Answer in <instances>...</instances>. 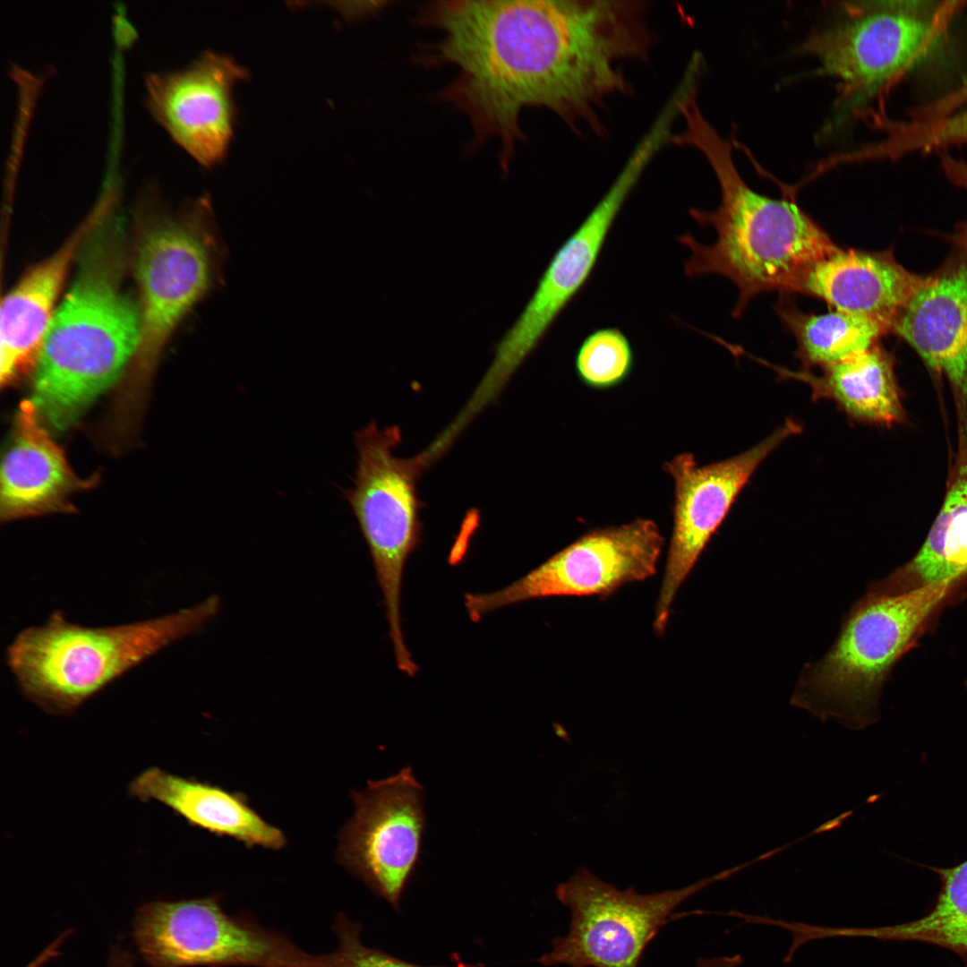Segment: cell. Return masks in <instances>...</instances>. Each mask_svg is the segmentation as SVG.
Instances as JSON below:
<instances>
[{
  "mask_svg": "<svg viewBox=\"0 0 967 967\" xmlns=\"http://www.w3.org/2000/svg\"><path fill=\"white\" fill-rule=\"evenodd\" d=\"M892 332L967 402V255L954 247L895 318Z\"/></svg>",
  "mask_w": 967,
  "mask_h": 967,
  "instance_id": "2e32d148",
  "label": "cell"
},
{
  "mask_svg": "<svg viewBox=\"0 0 967 967\" xmlns=\"http://www.w3.org/2000/svg\"><path fill=\"white\" fill-rule=\"evenodd\" d=\"M249 77L231 57L207 51L186 67L145 76L146 103L157 122L200 165L226 158L236 122L235 86Z\"/></svg>",
  "mask_w": 967,
  "mask_h": 967,
  "instance_id": "5bb4252c",
  "label": "cell"
},
{
  "mask_svg": "<svg viewBox=\"0 0 967 967\" xmlns=\"http://www.w3.org/2000/svg\"><path fill=\"white\" fill-rule=\"evenodd\" d=\"M940 167L947 179L955 186L967 192V160L955 158L946 151L939 156ZM956 247L967 255V222L959 224L956 232L949 237Z\"/></svg>",
  "mask_w": 967,
  "mask_h": 967,
  "instance_id": "83f0119b",
  "label": "cell"
},
{
  "mask_svg": "<svg viewBox=\"0 0 967 967\" xmlns=\"http://www.w3.org/2000/svg\"><path fill=\"white\" fill-rule=\"evenodd\" d=\"M221 896L151 901L135 911L132 936L150 967H298L302 949L251 915H230Z\"/></svg>",
  "mask_w": 967,
  "mask_h": 967,
  "instance_id": "9c48e42d",
  "label": "cell"
},
{
  "mask_svg": "<svg viewBox=\"0 0 967 967\" xmlns=\"http://www.w3.org/2000/svg\"><path fill=\"white\" fill-rule=\"evenodd\" d=\"M331 928L338 944L331 953L321 954V967H424L364 946L361 940V925L344 913L337 915Z\"/></svg>",
  "mask_w": 967,
  "mask_h": 967,
  "instance_id": "484cf974",
  "label": "cell"
},
{
  "mask_svg": "<svg viewBox=\"0 0 967 967\" xmlns=\"http://www.w3.org/2000/svg\"><path fill=\"white\" fill-rule=\"evenodd\" d=\"M964 2L846 1L813 29L798 52L817 59V74L838 81L826 132L849 118L928 57Z\"/></svg>",
  "mask_w": 967,
  "mask_h": 967,
  "instance_id": "8992f818",
  "label": "cell"
},
{
  "mask_svg": "<svg viewBox=\"0 0 967 967\" xmlns=\"http://www.w3.org/2000/svg\"><path fill=\"white\" fill-rule=\"evenodd\" d=\"M963 967H967V962H964V964H963Z\"/></svg>",
  "mask_w": 967,
  "mask_h": 967,
  "instance_id": "f546056e",
  "label": "cell"
},
{
  "mask_svg": "<svg viewBox=\"0 0 967 967\" xmlns=\"http://www.w3.org/2000/svg\"><path fill=\"white\" fill-rule=\"evenodd\" d=\"M99 203L54 254L31 268L4 298L0 319V381L10 386L34 371L70 264L85 236L106 214Z\"/></svg>",
  "mask_w": 967,
  "mask_h": 967,
  "instance_id": "d6986e66",
  "label": "cell"
},
{
  "mask_svg": "<svg viewBox=\"0 0 967 967\" xmlns=\"http://www.w3.org/2000/svg\"><path fill=\"white\" fill-rule=\"evenodd\" d=\"M90 235L34 370L32 401L60 432L120 377L140 343L141 312L121 287L122 223L107 215Z\"/></svg>",
  "mask_w": 967,
  "mask_h": 967,
  "instance_id": "3957f363",
  "label": "cell"
},
{
  "mask_svg": "<svg viewBox=\"0 0 967 967\" xmlns=\"http://www.w3.org/2000/svg\"><path fill=\"white\" fill-rule=\"evenodd\" d=\"M967 106V76L962 83L944 96L913 109L911 120L925 121L948 116Z\"/></svg>",
  "mask_w": 967,
  "mask_h": 967,
  "instance_id": "4316f807",
  "label": "cell"
},
{
  "mask_svg": "<svg viewBox=\"0 0 967 967\" xmlns=\"http://www.w3.org/2000/svg\"><path fill=\"white\" fill-rule=\"evenodd\" d=\"M801 425L792 419L732 458L699 466L682 452L663 465L674 484L672 530L655 605V632H665L677 593L758 466Z\"/></svg>",
  "mask_w": 967,
  "mask_h": 967,
  "instance_id": "7c38bea8",
  "label": "cell"
},
{
  "mask_svg": "<svg viewBox=\"0 0 967 967\" xmlns=\"http://www.w3.org/2000/svg\"><path fill=\"white\" fill-rule=\"evenodd\" d=\"M96 478L81 479L70 467L60 447L40 422L30 399L19 406L1 468L2 521L68 512L71 494L91 487Z\"/></svg>",
  "mask_w": 967,
  "mask_h": 967,
  "instance_id": "e0dca14e",
  "label": "cell"
},
{
  "mask_svg": "<svg viewBox=\"0 0 967 967\" xmlns=\"http://www.w3.org/2000/svg\"><path fill=\"white\" fill-rule=\"evenodd\" d=\"M941 886L923 916L879 927H846L845 937L883 942H916L947 949L967 962V860L951 868L930 867Z\"/></svg>",
  "mask_w": 967,
  "mask_h": 967,
  "instance_id": "cb8c5ba5",
  "label": "cell"
},
{
  "mask_svg": "<svg viewBox=\"0 0 967 967\" xmlns=\"http://www.w3.org/2000/svg\"><path fill=\"white\" fill-rule=\"evenodd\" d=\"M136 267L141 295V335L131 389L138 394L176 325L205 292L210 265L208 249L193 230L166 224L142 238Z\"/></svg>",
  "mask_w": 967,
  "mask_h": 967,
  "instance_id": "9a60e30c",
  "label": "cell"
},
{
  "mask_svg": "<svg viewBox=\"0 0 967 967\" xmlns=\"http://www.w3.org/2000/svg\"><path fill=\"white\" fill-rule=\"evenodd\" d=\"M958 582L894 594L868 592L846 615L830 649L803 667L790 703L854 731L874 723L889 673Z\"/></svg>",
  "mask_w": 967,
  "mask_h": 967,
  "instance_id": "5b68a950",
  "label": "cell"
},
{
  "mask_svg": "<svg viewBox=\"0 0 967 967\" xmlns=\"http://www.w3.org/2000/svg\"><path fill=\"white\" fill-rule=\"evenodd\" d=\"M774 310L795 338V355L805 370L822 369L860 354L889 332L871 320L837 310L804 312L787 294H781Z\"/></svg>",
  "mask_w": 967,
  "mask_h": 967,
  "instance_id": "603a6c76",
  "label": "cell"
},
{
  "mask_svg": "<svg viewBox=\"0 0 967 967\" xmlns=\"http://www.w3.org/2000/svg\"><path fill=\"white\" fill-rule=\"evenodd\" d=\"M773 368L783 377L807 383L814 399H831L851 420L890 425L904 418L894 358L879 343L822 368L820 375L809 370L792 372Z\"/></svg>",
  "mask_w": 967,
  "mask_h": 967,
  "instance_id": "44dd1931",
  "label": "cell"
},
{
  "mask_svg": "<svg viewBox=\"0 0 967 967\" xmlns=\"http://www.w3.org/2000/svg\"><path fill=\"white\" fill-rule=\"evenodd\" d=\"M747 867L748 862L682 888L646 894L633 887L620 890L581 867L556 888L557 898L570 911L569 932L553 939L552 951L537 962L544 966L638 967L646 946L676 908Z\"/></svg>",
  "mask_w": 967,
  "mask_h": 967,
  "instance_id": "ba28073f",
  "label": "cell"
},
{
  "mask_svg": "<svg viewBox=\"0 0 967 967\" xmlns=\"http://www.w3.org/2000/svg\"><path fill=\"white\" fill-rule=\"evenodd\" d=\"M664 545L652 519L637 518L586 532L507 586L466 594L468 617L478 621L497 610L553 596H607L656 572Z\"/></svg>",
  "mask_w": 967,
  "mask_h": 967,
  "instance_id": "30bf717a",
  "label": "cell"
},
{
  "mask_svg": "<svg viewBox=\"0 0 967 967\" xmlns=\"http://www.w3.org/2000/svg\"><path fill=\"white\" fill-rule=\"evenodd\" d=\"M352 798L355 813L339 833L338 861L398 909L421 853L424 788L406 766Z\"/></svg>",
  "mask_w": 967,
  "mask_h": 967,
  "instance_id": "4fadbf2b",
  "label": "cell"
},
{
  "mask_svg": "<svg viewBox=\"0 0 967 967\" xmlns=\"http://www.w3.org/2000/svg\"><path fill=\"white\" fill-rule=\"evenodd\" d=\"M697 94L682 100L684 127L670 143L700 151L717 179L719 206L689 210L697 224L714 228L716 239L706 244L685 232L676 240L690 251L686 277L719 275L735 285L739 296L732 315L738 319L760 294L797 293L811 268L841 248L793 197L773 199L747 184L735 166L732 143L705 117Z\"/></svg>",
  "mask_w": 967,
  "mask_h": 967,
  "instance_id": "7a4b0ae2",
  "label": "cell"
},
{
  "mask_svg": "<svg viewBox=\"0 0 967 967\" xmlns=\"http://www.w3.org/2000/svg\"><path fill=\"white\" fill-rule=\"evenodd\" d=\"M647 166L646 156L631 153L608 191L554 253L530 299L498 344L490 366L475 388L482 401L492 403L500 395L584 287L614 221Z\"/></svg>",
  "mask_w": 967,
  "mask_h": 967,
  "instance_id": "8fae6325",
  "label": "cell"
},
{
  "mask_svg": "<svg viewBox=\"0 0 967 967\" xmlns=\"http://www.w3.org/2000/svg\"><path fill=\"white\" fill-rule=\"evenodd\" d=\"M925 277L903 268L892 249L841 248L811 268L797 294L818 298L834 310L871 320L890 332L900 311Z\"/></svg>",
  "mask_w": 967,
  "mask_h": 967,
  "instance_id": "ac0fdd59",
  "label": "cell"
},
{
  "mask_svg": "<svg viewBox=\"0 0 967 967\" xmlns=\"http://www.w3.org/2000/svg\"><path fill=\"white\" fill-rule=\"evenodd\" d=\"M400 438L398 427L381 430L375 423L356 432L355 478L347 497L370 551L397 667L409 672L416 663L403 634L402 584L406 563L420 542L417 482L429 466L421 453L398 457Z\"/></svg>",
  "mask_w": 967,
  "mask_h": 967,
  "instance_id": "52a82bcc",
  "label": "cell"
},
{
  "mask_svg": "<svg viewBox=\"0 0 967 967\" xmlns=\"http://www.w3.org/2000/svg\"><path fill=\"white\" fill-rule=\"evenodd\" d=\"M130 793L143 801L156 800L173 809L193 826L244 845L278 850L286 837L266 822L245 796L220 787L150 767L129 786Z\"/></svg>",
  "mask_w": 967,
  "mask_h": 967,
  "instance_id": "ffe728a7",
  "label": "cell"
},
{
  "mask_svg": "<svg viewBox=\"0 0 967 967\" xmlns=\"http://www.w3.org/2000/svg\"><path fill=\"white\" fill-rule=\"evenodd\" d=\"M695 967H723L722 962L716 958H703L697 962Z\"/></svg>",
  "mask_w": 967,
  "mask_h": 967,
  "instance_id": "f1b7e54d",
  "label": "cell"
},
{
  "mask_svg": "<svg viewBox=\"0 0 967 967\" xmlns=\"http://www.w3.org/2000/svg\"><path fill=\"white\" fill-rule=\"evenodd\" d=\"M415 22L439 34L418 48L416 62L457 68L437 97L468 118L466 150L496 139L503 173L525 140L524 109L546 108L575 130L612 81L613 39L586 0L433 1L417 8Z\"/></svg>",
  "mask_w": 967,
  "mask_h": 967,
  "instance_id": "6da1fadb",
  "label": "cell"
},
{
  "mask_svg": "<svg viewBox=\"0 0 967 967\" xmlns=\"http://www.w3.org/2000/svg\"><path fill=\"white\" fill-rule=\"evenodd\" d=\"M574 366L578 379L588 388L612 389L628 379L634 366V352L627 336L618 328L589 333L578 348Z\"/></svg>",
  "mask_w": 967,
  "mask_h": 967,
  "instance_id": "d4e9b609",
  "label": "cell"
},
{
  "mask_svg": "<svg viewBox=\"0 0 967 967\" xmlns=\"http://www.w3.org/2000/svg\"><path fill=\"white\" fill-rule=\"evenodd\" d=\"M218 595L144 620L86 627L54 612L41 625L20 631L6 650L22 694L42 710L70 715L116 679L173 643L193 635L218 613Z\"/></svg>",
  "mask_w": 967,
  "mask_h": 967,
  "instance_id": "277c9868",
  "label": "cell"
},
{
  "mask_svg": "<svg viewBox=\"0 0 967 967\" xmlns=\"http://www.w3.org/2000/svg\"><path fill=\"white\" fill-rule=\"evenodd\" d=\"M967 575V463L953 475L944 502L923 544L903 567L868 592L894 594L960 581Z\"/></svg>",
  "mask_w": 967,
  "mask_h": 967,
  "instance_id": "7402d4cb",
  "label": "cell"
}]
</instances>
